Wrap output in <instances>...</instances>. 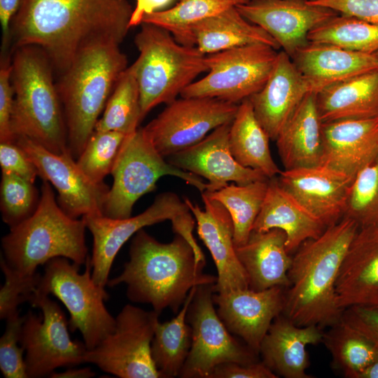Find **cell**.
<instances>
[{
	"label": "cell",
	"instance_id": "17",
	"mask_svg": "<svg viewBox=\"0 0 378 378\" xmlns=\"http://www.w3.org/2000/svg\"><path fill=\"white\" fill-rule=\"evenodd\" d=\"M236 8L268 33L290 57L309 42L307 36L312 29L340 14L309 0H248Z\"/></svg>",
	"mask_w": 378,
	"mask_h": 378
},
{
	"label": "cell",
	"instance_id": "1",
	"mask_svg": "<svg viewBox=\"0 0 378 378\" xmlns=\"http://www.w3.org/2000/svg\"><path fill=\"white\" fill-rule=\"evenodd\" d=\"M132 11L128 0H21L10 25L11 50L38 46L61 74L88 44L121 43Z\"/></svg>",
	"mask_w": 378,
	"mask_h": 378
},
{
	"label": "cell",
	"instance_id": "4",
	"mask_svg": "<svg viewBox=\"0 0 378 378\" xmlns=\"http://www.w3.org/2000/svg\"><path fill=\"white\" fill-rule=\"evenodd\" d=\"M118 41L103 39L82 48L56 83L64 115L68 149L83 150L122 74L128 67Z\"/></svg>",
	"mask_w": 378,
	"mask_h": 378
},
{
	"label": "cell",
	"instance_id": "5",
	"mask_svg": "<svg viewBox=\"0 0 378 378\" xmlns=\"http://www.w3.org/2000/svg\"><path fill=\"white\" fill-rule=\"evenodd\" d=\"M40 200L34 214L10 227L1 239L2 261L18 276L30 279L38 275V266L64 257L79 266L85 264V223L73 218L59 206L51 184L43 181Z\"/></svg>",
	"mask_w": 378,
	"mask_h": 378
},
{
	"label": "cell",
	"instance_id": "45",
	"mask_svg": "<svg viewBox=\"0 0 378 378\" xmlns=\"http://www.w3.org/2000/svg\"><path fill=\"white\" fill-rule=\"evenodd\" d=\"M0 166L1 172L14 174L34 183L39 176L33 161L15 141L0 143Z\"/></svg>",
	"mask_w": 378,
	"mask_h": 378
},
{
	"label": "cell",
	"instance_id": "2",
	"mask_svg": "<svg viewBox=\"0 0 378 378\" xmlns=\"http://www.w3.org/2000/svg\"><path fill=\"white\" fill-rule=\"evenodd\" d=\"M358 228L354 220L343 216L318 237L304 241L298 248L288 272L290 285L282 312L295 325L323 329L342 320L336 282Z\"/></svg>",
	"mask_w": 378,
	"mask_h": 378
},
{
	"label": "cell",
	"instance_id": "53",
	"mask_svg": "<svg viewBox=\"0 0 378 378\" xmlns=\"http://www.w3.org/2000/svg\"><path fill=\"white\" fill-rule=\"evenodd\" d=\"M374 55L377 56V57L378 59V52H377Z\"/></svg>",
	"mask_w": 378,
	"mask_h": 378
},
{
	"label": "cell",
	"instance_id": "22",
	"mask_svg": "<svg viewBox=\"0 0 378 378\" xmlns=\"http://www.w3.org/2000/svg\"><path fill=\"white\" fill-rule=\"evenodd\" d=\"M312 92L311 84L282 50L265 85L248 99L257 120L270 139L276 141L298 106Z\"/></svg>",
	"mask_w": 378,
	"mask_h": 378
},
{
	"label": "cell",
	"instance_id": "41",
	"mask_svg": "<svg viewBox=\"0 0 378 378\" xmlns=\"http://www.w3.org/2000/svg\"><path fill=\"white\" fill-rule=\"evenodd\" d=\"M39 200L34 183L14 174L1 172L0 209L2 220L10 228L30 217Z\"/></svg>",
	"mask_w": 378,
	"mask_h": 378
},
{
	"label": "cell",
	"instance_id": "15",
	"mask_svg": "<svg viewBox=\"0 0 378 378\" xmlns=\"http://www.w3.org/2000/svg\"><path fill=\"white\" fill-rule=\"evenodd\" d=\"M143 127L164 158L202 140L216 128L232 122L239 104L210 97H182Z\"/></svg>",
	"mask_w": 378,
	"mask_h": 378
},
{
	"label": "cell",
	"instance_id": "47",
	"mask_svg": "<svg viewBox=\"0 0 378 378\" xmlns=\"http://www.w3.org/2000/svg\"><path fill=\"white\" fill-rule=\"evenodd\" d=\"M309 2L332 8L340 14L378 23V0H309Z\"/></svg>",
	"mask_w": 378,
	"mask_h": 378
},
{
	"label": "cell",
	"instance_id": "12",
	"mask_svg": "<svg viewBox=\"0 0 378 378\" xmlns=\"http://www.w3.org/2000/svg\"><path fill=\"white\" fill-rule=\"evenodd\" d=\"M159 315L126 304L115 317L113 331L87 349L85 363L120 378H162L151 354Z\"/></svg>",
	"mask_w": 378,
	"mask_h": 378
},
{
	"label": "cell",
	"instance_id": "51",
	"mask_svg": "<svg viewBox=\"0 0 378 378\" xmlns=\"http://www.w3.org/2000/svg\"><path fill=\"white\" fill-rule=\"evenodd\" d=\"M95 373L90 368H70L64 372H53L49 377L52 378H90Z\"/></svg>",
	"mask_w": 378,
	"mask_h": 378
},
{
	"label": "cell",
	"instance_id": "19",
	"mask_svg": "<svg viewBox=\"0 0 378 378\" xmlns=\"http://www.w3.org/2000/svg\"><path fill=\"white\" fill-rule=\"evenodd\" d=\"M279 185L326 227L344 216L354 178L325 165L281 170Z\"/></svg>",
	"mask_w": 378,
	"mask_h": 378
},
{
	"label": "cell",
	"instance_id": "25",
	"mask_svg": "<svg viewBox=\"0 0 378 378\" xmlns=\"http://www.w3.org/2000/svg\"><path fill=\"white\" fill-rule=\"evenodd\" d=\"M314 92L378 69L374 54L349 50L340 46L309 42L290 57Z\"/></svg>",
	"mask_w": 378,
	"mask_h": 378
},
{
	"label": "cell",
	"instance_id": "42",
	"mask_svg": "<svg viewBox=\"0 0 378 378\" xmlns=\"http://www.w3.org/2000/svg\"><path fill=\"white\" fill-rule=\"evenodd\" d=\"M6 320V330L0 339L1 371L6 378H27L24 350L20 346L24 316L18 312Z\"/></svg>",
	"mask_w": 378,
	"mask_h": 378
},
{
	"label": "cell",
	"instance_id": "48",
	"mask_svg": "<svg viewBox=\"0 0 378 378\" xmlns=\"http://www.w3.org/2000/svg\"><path fill=\"white\" fill-rule=\"evenodd\" d=\"M278 376L263 362H227L216 366L209 378H276Z\"/></svg>",
	"mask_w": 378,
	"mask_h": 378
},
{
	"label": "cell",
	"instance_id": "9",
	"mask_svg": "<svg viewBox=\"0 0 378 378\" xmlns=\"http://www.w3.org/2000/svg\"><path fill=\"white\" fill-rule=\"evenodd\" d=\"M85 265V271L80 274V266L68 258L50 260L45 265L32 300L50 294L59 299L69 313V330H79L90 350L113 331L115 318L104 304L108 298L105 288L97 286L92 277L89 255Z\"/></svg>",
	"mask_w": 378,
	"mask_h": 378
},
{
	"label": "cell",
	"instance_id": "38",
	"mask_svg": "<svg viewBox=\"0 0 378 378\" xmlns=\"http://www.w3.org/2000/svg\"><path fill=\"white\" fill-rule=\"evenodd\" d=\"M309 42L324 43L366 54L378 52V23L338 14L312 29Z\"/></svg>",
	"mask_w": 378,
	"mask_h": 378
},
{
	"label": "cell",
	"instance_id": "32",
	"mask_svg": "<svg viewBox=\"0 0 378 378\" xmlns=\"http://www.w3.org/2000/svg\"><path fill=\"white\" fill-rule=\"evenodd\" d=\"M270 138L257 120L248 99L239 104L229 132V146L234 159L242 166L258 170L267 178L281 172L274 161Z\"/></svg>",
	"mask_w": 378,
	"mask_h": 378
},
{
	"label": "cell",
	"instance_id": "30",
	"mask_svg": "<svg viewBox=\"0 0 378 378\" xmlns=\"http://www.w3.org/2000/svg\"><path fill=\"white\" fill-rule=\"evenodd\" d=\"M316 104L322 122L378 118V69L322 89Z\"/></svg>",
	"mask_w": 378,
	"mask_h": 378
},
{
	"label": "cell",
	"instance_id": "8",
	"mask_svg": "<svg viewBox=\"0 0 378 378\" xmlns=\"http://www.w3.org/2000/svg\"><path fill=\"white\" fill-rule=\"evenodd\" d=\"M93 237L91 260L94 283L105 288L113 262L123 244L146 226L170 220L173 231L183 237L194 248L198 258L204 255L193 236L195 218L184 200L173 192L158 194L144 211L126 218L104 215L82 217Z\"/></svg>",
	"mask_w": 378,
	"mask_h": 378
},
{
	"label": "cell",
	"instance_id": "28",
	"mask_svg": "<svg viewBox=\"0 0 378 378\" xmlns=\"http://www.w3.org/2000/svg\"><path fill=\"white\" fill-rule=\"evenodd\" d=\"M274 228L285 232L286 250L290 253L304 241L318 237L326 227L283 189L275 176L269 178L266 195L253 231L265 232Z\"/></svg>",
	"mask_w": 378,
	"mask_h": 378
},
{
	"label": "cell",
	"instance_id": "31",
	"mask_svg": "<svg viewBox=\"0 0 378 378\" xmlns=\"http://www.w3.org/2000/svg\"><path fill=\"white\" fill-rule=\"evenodd\" d=\"M194 46L204 55H209L237 47L264 43L278 50L277 42L260 27L249 22L230 7L207 18L191 29Z\"/></svg>",
	"mask_w": 378,
	"mask_h": 378
},
{
	"label": "cell",
	"instance_id": "36",
	"mask_svg": "<svg viewBox=\"0 0 378 378\" xmlns=\"http://www.w3.org/2000/svg\"><path fill=\"white\" fill-rule=\"evenodd\" d=\"M322 342L332 357V364L344 375H358L378 357V349L365 336L341 320L324 332Z\"/></svg>",
	"mask_w": 378,
	"mask_h": 378
},
{
	"label": "cell",
	"instance_id": "16",
	"mask_svg": "<svg viewBox=\"0 0 378 378\" xmlns=\"http://www.w3.org/2000/svg\"><path fill=\"white\" fill-rule=\"evenodd\" d=\"M15 141L33 161L39 177L55 188L57 203L68 216L103 215L110 188L104 183L92 181L69 151L56 154L25 136H17Z\"/></svg>",
	"mask_w": 378,
	"mask_h": 378
},
{
	"label": "cell",
	"instance_id": "43",
	"mask_svg": "<svg viewBox=\"0 0 378 378\" xmlns=\"http://www.w3.org/2000/svg\"><path fill=\"white\" fill-rule=\"evenodd\" d=\"M0 265L6 279L0 290V317L6 319L19 312L18 306L20 304L31 301L41 275L30 279H22L2 261Z\"/></svg>",
	"mask_w": 378,
	"mask_h": 378
},
{
	"label": "cell",
	"instance_id": "11",
	"mask_svg": "<svg viewBox=\"0 0 378 378\" xmlns=\"http://www.w3.org/2000/svg\"><path fill=\"white\" fill-rule=\"evenodd\" d=\"M278 52L255 43L207 55L208 74L189 85L182 97H210L239 104L266 83Z\"/></svg>",
	"mask_w": 378,
	"mask_h": 378
},
{
	"label": "cell",
	"instance_id": "50",
	"mask_svg": "<svg viewBox=\"0 0 378 378\" xmlns=\"http://www.w3.org/2000/svg\"><path fill=\"white\" fill-rule=\"evenodd\" d=\"M176 1V0H136L130 21V28L140 25L144 15L166 10Z\"/></svg>",
	"mask_w": 378,
	"mask_h": 378
},
{
	"label": "cell",
	"instance_id": "54",
	"mask_svg": "<svg viewBox=\"0 0 378 378\" xmlns=\"http://www.w3.org/2000/svg\"><path fill=\"white\" fill-rule=\"evenodd\" d=\"M309 1H316V0H309Z\"/></svg>",
	"mask_w": 378,
	"mask_h": 378
},
{
	"label": "cell",
	"instance_id": "46",
	"mask_svg": "<svg viewBox=\"0 0 378 378\" xmlns=\"http://www.w3.org/2000/svg\"><path fill=\"white\" fill-rule=\"evenodd\" d=\"M342 320L368 338L378 349V306H351Z\"/></svg>",
	"mask_w": 378,
	"mask_h": 378
},
{
	"label": "cell",
	"instance_id": "10",
	"mask_svg": "<svg viewBox=\"0 0 378 378\" xmlns=\"http://www.w3.org/2000/svg\"><path fill=\"white\" fill-rule=\"evenodd\" d=\"M113 184L103 206V215L111 218L131 216L135 202L155 190L164 176H174L196 188L206 190L203 179L170 164L155 148L143 127L127 134L112 169Z\"/></svg>",
	"mask_w": 378,
	"mask_h": 378
},
{
	"label": "cell",
	"instance_id": "21",
	"mask_svg": "<svg viewBox=\"0 0 378 378\" xmlns=\"http://www.w3.org/2000/svg\"><path fill=\"white\" fill-rule=\"evenodd\" d=\"M202 209L189 198L184 201L197 223L199 237L210 251L217 270L214 293L249 288L246 273L239 261L233 239V224L227 209L218 201L201 192Z\"/></svg>",
	"mask_w": 378,
	"mask_h": 378
},
{
	"label": "cell",
	"instance_id": "39",
	"mask_svg": "<svg viewBox=\"0 0 378 378\" xmlns=\"http://www.w3.org/2000/svg\"><path fill=\"white\" fill-rule=\"evenodd\" d=\"M344 216L359 227L378 225V155L354 177Z\"/></svg>",
	"mask_w": 378,
	"mask_h": 378
},
{
	"label": "cell",
	"instance_id": "6",
	"mask_svg": "<svg viewBox=\"0 0 378 378\" xmlns=\"http://www.w3.org/2000/svg\"><path fill=\"white\" fill-rule=\"evenodd\" d=\"M12 51L11 129L15 140L25 136L54 153L68 152L66 125L49 57L32 45Z\"/></svg>",
	"mask_w": 378,
	"mask_h": 378
},
{
	"label": "cell",
	"instance_id": "27",
	"mask_svg": "<svg viewBox=\"0 0 378 378\" xmlns=\"http://www.w3.org/2000/svg\"><path fill=\"white\" fill-rule=\"evenodd\" d=\"M286 235L277 228L252 231L248 241L235 247L248 277L249 288L262 290L274 286L288 287L293 257L286 246Z\"/></svg>",
	"mask_w": 378,
	"mask_h": 378
},
{
	"label": "cell",
	"instance_id": "3",
	"mask_svg": "<svg viewBox=\"0 0 378 378\" xmlns=\"http://www.w3.org/2000/svg\"><path fill=\"white\" fill-rule=\"evenodd\" d=\"M205 264L181 235L161 243L141 229L132 240L122 272L107 285L125 284L130 300L149 304L159 314L167 308L176 312L192 288L216 284V276L203 272Z\"/></svg>",
	"mask_w": 378,
	"mask_h": 378
},
{
	"label": "cell",
	"instance_id": "37",
	"mask_svg": "<svg viewBox=\"0 0 378 378\" xmlns=\"http://www.w3.org/2000/svg\"><path fill=\"white\" fill-rule=\"evenodd\" d=\"M142 120L140 92L130 65L119 77L94 131H115L130 134Z\"/></svg>",
	"mask_w": 378,
	"mask_h": 378
},
{
	"label": "cell",
	"instance_id": "26",
	"mask_svg": "<svg viewBox=\"0 0 378 378\" xmlns=\"http://www.w3.org/2000/svg\"><path fill=\"white\" fill-rule=\"evenodd\" d=\"M323 334L318 326H299L279 315L263 338L259 353L262 362L277 376L309 378L306 372L309 364L306 347L322 342Z\"/></svg>",
	"mask_w": 378,
	"mask_h": 378
},
{
	"label": "cell",
	"instance_id": "44",
	"mask_svg": "<svg viewBox=\"0 0 378 378\" xmlns=\"http://www.w3.org/2000/svg\"><path fill=\"white\" fill-rule=\"evenodd\" d=\"M11 59L1 54L0 64V143L15 141L11 129L14 91L11 83Z\"/></svg>",
	"mask_w": 378,
	"mask_h": 378
},
{
	"label": "cell",
	"instance_id": "13",
	"mask_svg": "<svg viewBox=\"0 0 378 378\" xmlns=\"http://www.w3.org/2000/svg\"><path fill=\"white\" fill-rule=\"evenodd\" d=\"M214 284L196 287L187 311L192 330L191 347L179 377L209 378L214 368L224 363H251L256 354L232 337L214 307Z\"/></svg>",
	"mask_w": 378,
	"mask_h": 378
},
{
	"label": "cell",
	"instance_id": "35",
	"mask_svg": "<svg viewBox=\"0 0 378 378\" xmlns=\"http://www.w3.org/2000/svg\"><path fill=\"white\" fill-rule=\"evenodd\" d=\"M248 0H176L166 10L144 15L142 23L162 27L180 43L194 46L192 27L199 22ZM141 25V24H140Z\"/></svg>",
	"mask_w": 378,
	"mask_h": 378
},
{
	"label": "cell",
	"instance_id": "14",
	"mask_svg": "<svg viewBox=\"0 0 378 378\" xmlns=\"http://www.w3.org/2000/svg\"><path fill=\"white\" fill-rule=\"evenodd\" d=\"M30 304L40 308L42 316L29 311L24 315L20 345L25 351L27 377L50 376L64 366L85 363L87 347L74 341L69 332V323L58 304L48 296L36 298Z\"/></svg>",
	"mask_w": 378,
	"mask_h": 378
},
{
	"label": "cell",
	"instance_id": "29",
	"mask_svg": "<svg viewBox=\"0 0 378 378\" xmlns=\"http://www.w3.org/2000/svg\"><path fill=\"white\" fill-rule=\"evenodd\" d=\"M322 123L316 104V93L310 92L298 106L276 139L284 169L321 164Z\"/></svg>",
	"mask_w": 378,
	"mask_h": 378
},
{
	"label": "cell",
	"instance_id": "7",
	"mask_svg": "<svg viewBox=\"0 0 378 378\" xmlns=\"http://www.w3.org/2000/svg\"><path fill=\"white\" fill-rule=\"evenodd\" d=\"M134 43L139 55L131 66L139 88L142 120L158 105L176 99L199 75L208 71L206 55L197 47L178 43L158 26L141 24Z\"/></svg>",
	"mask_w": 378,
	"mask_h": 378
},
{
	"label": "cell",
	"instance_id": "33",
	"mask_svg": "<svg viewBox=\"0 0 378 378\" xmlns=\"http://www.w3.org/2000/svg\"><path fill=\"white\" fill-rule=\"evenodd\" d=\"M196 287L188 293L182 307L172 320L156 325L151 343L153 362L164 378L180 375L192 344V330L186 315Z\"/></svg>",
	"mask_w": 378,
	"mask_h": 378
},
{
	"label": "cell",
	"instance_id": "18",
	"mask_svg": "<svg viewBox=\"0 0 378 378\" xmlns=\"http://www.w3.org/2000/svg\"><path fill=\"white\" fill-rule=\"evenodd\" d=\"M283 288L214 293L213 300L217 313L228 330L240 337L247 346L258 354L272 322L283 312Z\"/></svg>",
	"mask_w": 378,
	"mask_h": 378
},
{
	"label": "cell",
	"instance_id": "24",
	"mask_svg": "<svg viewBox=\"0 0 378 378\" xmlns=\"http://www.w3.org/2000/svg\"><path fill=\"white\" fill-rule=\"evenodd\" d=\"M321 164L354 178L378 155V118L322 123Z\"/></svg>",
	"mask_w": 378,
	"mask_h": 378
},
{
	"label": "cell",
	"instance_id": "49",
	"mask_svg": "<svg viewBox=\"0 0 378 378\" xmlns=\"http://www.w3.org/2000/svg\"><path fill=\"white\" fill-rule=\"evenodd\" d=\"M21 0H0V22L2 32L1 54L6 52L11 44L10 25L17 13Z\"/></svg>",
	"mask_w": 378,
	"mask_h": 378
},
{
	"label": "cell",
	"instance_id": "40",
	"mask_svg": "<svg viewBox=\"0 0 378 378\" xmlns=\"http://www.w3.org/2000/svg\"><path fill=\"white\" fill-rule=\"evenodd\" d=\"M127 134L115 131H94L76 159L82 172L93 182L104 183L111 173Z\"/></svg>",
	"mask_w": 378,
	"mask_h": 378
},
{
	"label": "cell",
	"instance_id": "20",
	"mask_svg": "<svg viewBox=\"0 0 378 378\" xmlns=\"http://www.w3.org/2000/svg\"><path fill=\"white\" fill-rule=\"evenodd\" d=\"M231 123L216 128L198 143L169 156L167 160L205 178L206 192L219 190L229 182L244 185L268 179L260 172L241 165L233 157L229 146Z\"/></svg>",
	"mask_w": 378,
	"mask_h": 378
},
{
	"label": "cell",
	"instance_id": "34",
	"mask_svg": "<svg viewBox=\"0 0 378 378\" xmlns=\"http://www.w3.org/2000/svg\"><path fill=\"white\" fill-rule=\"evenodd\" d=\"M268 181L269 178L244 185L233 183L214 192H202L228 211L233 224L235 247L248 241L262 206Z\"/></svg>",
	"mask_w": 378,
	"mask_h": 378
},
{
	"label": "cell",
	"instance_id": "52",
	"mask_svg": "<svg viewBox=\"0 0 378 378\" xmlns=\"http://www.w3.org/2000/svg\"><path fill=\"white\" fill-rule=\"evenodd\" d=\"M357 378H378V357L366 367Z\"/></svg>",
	"mask_w": 378,
	"mask_h": 378
},
{
	"label": "cell",
	"instance_id": "23",
	"mask_svg": "<svg viewBox=\"0 0 378 378\" xmlns=\"http://www.w3.org/2000/svg\"><path fill=\"white\" fill-rule=\"evenodd\" d=\"M336 294L343 311L378 306V225L359 227L342 261Z\"/></svg>",
	"mask_w": 378,
	"mask_h": 378
}]
</instances>
